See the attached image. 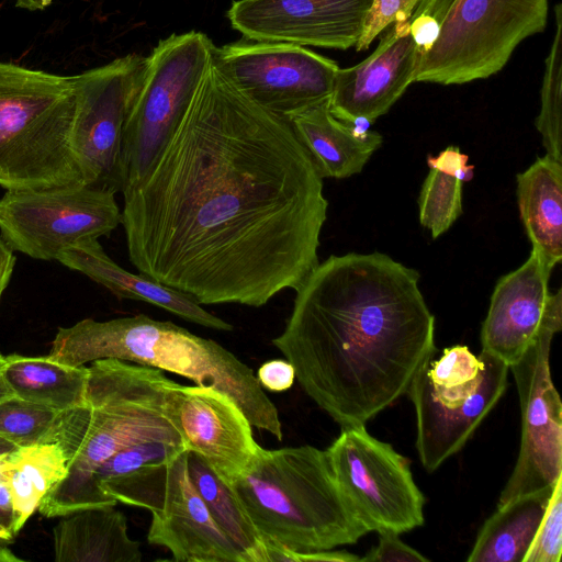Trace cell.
<instances>
[{
    "mask_svg": "<svg viewBox=\"0 0 562 562\" xmlns=\"http://www.w3.org/2000/svg\"><path fill=\"white\" fill-rule=\"evenodd\" d=\"M323 188L290 121L211 63L155 165L123 192L130 261L199 304L261 307L319 263Z\"/></svg>",
    "mask_w": 562,
    "mask_h": 562,
    "instance_id": "1",
    "label": "cell"
},
{
    "mask_svg": "<svg viewBox=\"0 0 562 562\" xmlns=\"http://www.w3.org/2000/svg\"><path fill=\"white\" fill-rule=\"evenodd\" d=\"M419 273L381 252L333 255L296 295L271 344L295 380L341 427L361 425L407 393L436 353Z\"/></svg>",
    "mask_w": 562,
    "mask_h": 562,
    "instance_id": "2",
    "label": "cell"
},
{
    "mask_svg": "<svg viewBox=\"0 0 562 562\" xmlns=\"http://www.w3.org/2000/svg\"><path fill=\"white\" fill-rule=\"evenodd\" d=\"M90 363L87 405L59 414L55 442L67 459V474L37 508L47 518L115 506L94 473L117 451L151 440L184 447L173 418L181 384L159 369L120 359Z\"/></svg>",
    "mask_w": 562,
    "mask_h": 562,
    "instance_id": "3",
    "label": "cell"
},
{
    "mask_svg": "<svg viewBox=\"0 0 562 562\" xmlns=\"http://www.w3.org/2000/svg\"><path fill=\"white\" fill-rule=\"evenodd\" d=\"M72 367L114 358L168 371L228 394L250 424L283 438L279 412L254 371L217 341L145 314L59 327L48 355Z\"/></svg>",
    "mask_w": 562,
    "mask_h": 562,
    "instance_id": "4",
    "label": "cell"
},
{
    "mask_svg": "<svg viewBox=\"0 0 562 562\" xmlns=\"http://www.w3.org/2000/svg\"><path fill=\"white\" fill-rule=\"evenodd\" d=\"M267 544L297 552L353 544L367 530L342 495L326 450H267L232 484Z\"/></svg>",
    "mask_w": 562,
    "mask_h": 562,
    "instance_id": "5",
    "label": "cell"
},
{
    "mask_svg": "<svg viewBox=\"0 0 562 562\" xmlns=\"http://www.w3.org/2000/svg\"><path fill=\"white\" fill-rule=\"evenodd\" d=\"M75 76L0 61V186L55 190L85 186L72 147Z\"/></svg>",
    "mask_w": 562,
    "mask_h": 562,
    "instance_id": "6",
    "label": "cell"
},
{
    "mask_svg": "<svg viewBox=\"0 0 562 562\" xmlns=\"http://www.w3.org/2000/svg\"><path fill=\"white\" fill-rule=\"evenodd\" d=\"M214 46L206 34L190 31L159 41L146 57L123 128L122 193L155 165L200 88Z\"/></svg>",
    "mask_w": 562,
    "mask_h": 562,
    "instance_id": "7",
    "label": "cell"
},
{
    "mask_svg": "<svg viewBox=\"0 0 562 562\" xmlns=\"http://www.w3.org/2000/svg\"><path fill=\"white\" fill-rule=\"evenodd\" d=\"M548 0H454L415 81L462 85L501 71L516 47L541 33Z\"/></svg>",
    "mask_w": 562,
    "mask_h": 562,
    "instance_id": "8",
    "label": "cell"
},
{
    "mask_svg": "<svg viewBox=\"0 0 562 562\" xmlns=\"http://www.w3.org/2000/svg\"><path fill=\"white\" fill-rule=\"evenodd\" d=\"M102 490L117 503L145 508L147 540L177 562H245L211 516L188 470V450L110 480Z\"/></svg>",
    "mask_w": 562,
    "mask_h": 562,
    "instance_id": "9",
    "label": "cell"
},
{
    "mask_svg": "<svg viewBox=\"0 0 562 562\" xmlns=\"http://www.w3.org/2000/svg\"><path fill=\"white\" fill-rule=\"evenodd\" d=\"M562 328V291L550 294L540 329L512 366L521 411V442L497 506L550 490L562 476V403L550 371L553 337Z\"/></svg>",
    "mask_w": 562,
    "mask_h": 562,
    "instance_id": "10",
    "label": "cell"
},
{
    "mask_svg": "<svg viewBox=\"0 0 562 562\" xmlns=\"http://www.w3.org/2000/svg\"><path fill=\"white\" fill-rule=\"evenodd\" d=\"M337 484L367 532L397 535L424 525L425 497L409 461L364 424L341 427L326 449Z\"/></svg>",
    "mask_w": 562,
    "mask_h": 562,
    "instance_id": "11",
    "label": "cell"
},
{
    "mask_svg": "<svg viewBox=\"0 0 562 562\" xmlns=\"http://www.w3.org/2000/svg\"><path fill=\"white\" fill-rule=\"evenodd\" d=\"M114 195L89 186L8 190L0 199L1 238L31 258L57 260L65 248L109 236L121 224Z\"/></svg>",
    "mask_w": 562,
    "mask_h": 562,
    "instance_id": "12",
    "label": "cell"
},
{
    "mask_svg": "<svg viewBox=\"0 0 562 562\" xmlns=\"http://www.w3.org/2000/svg\"><path fill=\"white\" fill-rule=\"evenodd\" d=\"M212 64L247 98L289 121L329 101L339 69L304 46L248 40L214 46Z\"/></svg>",
    "mask_w": 562,
    "mask_h": 562,
    "instance_id": "13",
    "label": "cell"
},
{
    "mask_svg": "<svg viewBox=\"0 0 562 562\" xmlns=\"http://www.w3.org/2000/svg\"><path fill=\"white\" fill-rule=\"evenodd\" d=\"M146 63L132 53L76 75L72 147L85 186L122 192L123 128Z\"/></svg>",
    "mask_w": 562,
    "mask_h": 562,
    "instance_id": "14",
    "label": "cell"
},
{
    "mask_svg": "<svg viewBox=\"0 0 562 562\" xmlns=\"http://www.w3.org/2000/svg\"><path fill=\"white\" fill-rule=\"evenodd\" d=\"M373 0H236L226 16L254 42L346 50L359 41Z\"/></svg>",
    "mask_w": 562,
    "mask_h": 562,
    "instance_id": "15",
    "label": "cell"
},
{
    "mask_svg": "<svg viewBox=\"0 0 562 562\" xmlns=\"http://www.w3.org/2000/svg\"><path fill=\"white\" fill-rule=\"evenodd\" d=\"M173 418L183 445L231 485L254 462L261 447L237 403L212 385H182Z\"/></svg>",
    "mask_w": 562,
    "mask_h": 562,
    "instance_id": "16",
    "label": "cell"
},
{
    "mask_svg": "<svg viewBox=\"0 0 562 562\" xmlns=\"http://www.w3.org/2000/svg\"><path fill=\"white\" fill-rule=\"evenodd\" d=\"M480 356L484 361L481 382L464 398L441 400L432 389L425 364L409 385L407 394L416 412V448L428 472L437 470L465 445L506 390L509 367L483 350Z\"/></svg>",
    "mask_w": 562,
    "mask_h": 562,
    "instance_id": "17",
    "label": "cell"
},
{
    "mask_svg": "<svg viewBox=\"0 0 562 562\" xmlns=\"http://www.w3.org/2000/svg\"><path fill=\"white\" fill-rule=\"evenodd\" d=\"M380 35V43L369 57L352 67L339 68L335 75L328 106L341 122L370 125L415 82L418 58L409 19L390 24Z\"/></svg>",
    "mask_w": 562,
    "mask_h": 562,
    "instance_id": "18",
    "label": "cell"
},
{
    "mask_svg": "<svg viewBox=\"0 0 562 562\" xmlns=\"http://www.w3.org/2000/svg\"><path fill=\"white\" fill-rule=\"evenodd\" d=\"M551 271L531 250L518 269L497 281L482 325L483 351L508 367L524 355L544 317Z\"/></svg>",
    "mask_w": 562,
    "mask_h": 562,
    "instance_id": "19",
    "label": "cell"
},
{
    "mask_svg": "<svg viewBox=\"0 0 562 562\" xmlns=\"http://www.w3.org/2000/svg\"><path fill=\"white\" fill-rule=\"evenodd\" d=\"M57 261L79 271L106 288L116 297L142 301L158 306L188 322L206 328L232 331L234 326L209 313L196 301L176 289L139 273H132L115 263L98 239L65 248Z\"/></svg>",
    "mask_w": 562,
    "mask_h": 562,
    "instance_id": "20",
    "label": "cell"
},
{
    "mask_svg": "<svg viewBox=\"0 0 562 562\" xmlns=\"http://www.w3.org/2000/svg\"><path fill=\"white\" fill-rule=\"evenodd\" d=\"M290 123L323 179H344L361 172L383 143L380 133L359 131L336 119L328 101L294 115Z\"/></svg>",
    "mask_w": 562,
    "mask_h": 562,
    "instance_id": "21",
    "label": "cell"
},
{
    "mask_svg": "<svg viewBox=\"0 0 562 562\" xmlns=\"http://www.w3.org/2000/svg\"><path fill=\"white\" fill-rule=\"evenodd\" d=\"M55 562H140L139 542L127 532L125 516L114 505L63 516L53 529Z\"/></svg>",
    "mask_w": 562,
    "mask_h": 562,
    "instance_id": "22",
    "label": "cell"
},
{
    "mask_svg": "<svg viewBox=\"0 0 562 562\" xmlns=\"http://www.w3.org/2000/svg\"><path fill=\"white\" fill-rule=\"evenodd\" d=\"M517 201L532 250L552 270L562 259V162L544 155L518 173Z\"/></svg>",
    "mask_w": 562,
    "mask_h": 562,
    "instance_id": "23",
    "label": "cell"
},
{
    "mask_svg": "<svg viewBox=\"0 0 562 562\" xmlns=\"http://www.w3.org/2000/svg\"><path fill=\"white\" fill-rule=\"evenodd\" d=\"M2 374L13 394L57 412L87 405L88 367L47 357H5Z\"/></svg>",
    "mask_w": 562,
    "mask_h": 562,
    "instance_id": "24",
    "label": "cell"
},
{
    "mask_svg": "<svg viewBox=\"0 0 562 562\" xmlns=\"http://www.w3.org/2000/svg\"><path fill=\"white\" fill-rule=\"evenodd\" d=\"M66 474L67 459L57 442L15 447L0 454V475L12 502L14 536Z\"/></svg>",
    "mask_w": 562,
    "mask_h": 562,
    "instance_id": "25",
    "label": "cell"
},
{
    "mask_svg": "<svg viewBox=\"0 0 562 562\" xmlns=\"http://www.w3.org/2000/svg\"><path fill=\"white\" fill-rule=\"evenodd\" d=\"M552 488L497 506L496 512L481 527L467 561L522 562Z\"/></svg>",
    "mask_w": 562,
    "mask_h": 562,
    "instance_id": "26",
    "label": "cell"
},
{
    "mask_svg": "<svg viewBox=\"0 0 562 562\" xmlns=\"http://www.w3.org/2000/svg\"><path fill=\"white\" fill-rule=\"evenodd\" d=\"M188 470L211 516L245 562H268L267 543L232 486L220 479L198 454L189 451Z\"/></svg>",
    "mask_w": 562,
    "mask_h": 562,
    "instance_id": "27",
    "label": "cell"
},
{
    "mask_svg": "<svg viewBox=\"0 0 562 562\" xmlns=\"http://www.w3.org/2000/svg\"><path fill=\"white\" fill-rule=\"evenodd\" d=\"M555 32L546 58L541 87V108L536 127L541 134L547 155L562 162L561 90H562V5L554 7Z\"/></svg>",
    "mask_w": 562,
    "mask_h": 562,
    "instance_id": "28",
    "label": "cell"
},
{
    "mask_svg": "<svg viewBox=\"0 0 562 562\" xmlns=\"http://www.w3.org/2000/svg\"><path fill=\"white\" fill-rule=\"evenodd\" d=\"M60 412L15 395L0 402V436L15 447L55 442Z\"/></svg>",
    "mask_w": 562,
    "mask_h": 562,
    "instance_id": "29",
    "label": "cell"
},
{
    "mask_svg": "<svg viewBox=\"0 0 562 562\" xmlns=\"http://www.w3.org/2000/svg\"><path fill=\"white\" fill-rule=\"evenodd\" d=\"M462 181L437 169L429 170L419 192L420 224L437 238L462 214Z\"/></svg>",
    "mask_w": 562,
    "mask_h": 562,
    "instance_id": "30",
    "label": "cell"
},
{
    "mask_svg": "<svg viewBox=\"0 0 562 562\" xmlns=\"http://www.w3.org/2000/svg\"><path fill=\"white\" fill-rule=\"evenodd\" d=\"M183 450L187 449L182 446L165 441L139 442L117 451L103 462L95 471L94 480L101 487L110 480L126 475L146 464L168 460Z\"/></svg>",
    "mask_w": 562,
    "mask_h": 562,
    "instance_id": "31",
    "label": "cell"
},
{
    "mask_svg": "<svg viewBox=\"0 0 562 562\" xmlns=\"http://www.w3.org/2000/svg\"><path fill=\"white\" fill-rule=\"evenodd\" d=\"M562 553V476L553 485L546 510L522 562H560Z\"/></svg>",
    "mask_w": 562,
    "mask_h": 562,
    "instance_id": "32",
    "label": "cell"
},
{
    "mask_svg": "<svg viewBox=\"0 0 562 562\" xmlns=\"http://www.w3.org/2000/svg\"><path fill=\"white\" fill-rule=\"evenodd\" d=\"M435 356V355H434ZM430 357L425 369L430 382L436 386L451 387L475 379L484 367L481 356L475 357L467 346L443 349L438 359Z\"/></svg>",
    "mask_w": 562,
    "mask_h": 562,
    "instance_id": "33",
    "label": "cell"
},
{
    "mask_svg": "<svg viewBox=\"0 0 562 562\" xmlns=\"http://www.w3.org/2000/svg\"><path fill=\"white\" fill-rule=\"evenodd\" d=\"M453 1L420 0L414 9L409 18V31L415 44L418 65L437 42Z\"/></svg>",
    "mask_w": 562,
    "mask_h": 562,
    "instance_id": "34",
    "label": "cell"
},
{
    "mask_svg": "<svg viewBox=\"0 0 562 562\" xmlns=\"http://www.w3.org/2000/svg\"><path fill=\"white\" fill-rule=\"evenodd\" d=\"M420 0H373L356 50L367 49L392 23L407 21Z\"/></svg>",
    "mask_w": 562,
    "mask_h": 562,
    "instance_id": "35",
    "label": "cell"
},
{
    "mask_svg": "<svg viewBox=\"0 0 562 562\" xmlns=\"http://www.w3.org/2000/svg\"><path fill=\"white\" fill-rule=\"evenodd\" d=\"M378 533V544L361 558V562H429L428 558L404 543L397 533L392 531Z\"/></svg>",
    "mask_w": 562,
    "mask_h": 562,
    "instance_id": "36",
    "label": "cell"
},
{
    "mask_svg": "<svg viewBox=\"0 0 562 562\" xmlns=\"http://www.w3.org/2000/svg\"><path fill=\"white\" fill-rule=\"evenodd\" d=\"M268 562H360L361 558L346 550L297 552L284 547L267 544Z\"/></svg>",
    "mask_w": 562,
    "mask_h": 562,
    "instance_id": "37",
    "label": "cell"
},
{
    "mask_svg": "<svg viewBox=\"0 0 562 562\" xmlns=\"http://www.w3.org/2000/svg\"><path fill=\"white\" fill-rule=\"evenodd\" d=\"M256 378L261 387L271 392H283L294 384L295 370L286 359H273L259 367Z\"/></svg>",
    "mask_w": 562,
    "mask_h": 562,
    "instance_id": "38",
    "label": "cell"
},
{
    "mask_svg": "<svg viewBox=\"0 0 562 562\" xmlns=\"http://www.w3.org/2000/svg\"><path fill=\"white\" fill-rule=\"evenodd\" d=\"M469 157L460 151L457 146L447 147L438 156L427 157V165L431 169H437L450 175L460 181H469L473 176V165H468Z\"/></svg>",
    "mask_w": 562,
    "mask_h": 562,
    "instance_id": "39",
    "label": "cell"
},
{
    "mask_svg": "<svg viewBox=\"0 0 562 562\" xmlns=\"http://www.w3.org/2000/svg\"><path fill=\"white\" fill-rule=\"evenodd\" d=\"M15 446L0 436V454L14 449ZM0 525L13 537V510L9 487L0 475Z\"/></svg>",
    "mask_w": 562,
    "mask_h": 562,
    "instance_id": "40",
    "label": "cell"
},
{
    "mask_svg": "<svg viewBox=\"0 0 562 562\" xmlns=\"http://www.w3.org/2000/svg\"><path fill=\"white\" fill-rule=\"evenodd\" d=\"M15 265L13 249L0 238V303L2 294L11 280Z\"/></svg>",
    "mask_w": 562,
    "mask_h": 562,
    "instance_id": "41",
    "label": "cell"
},
{
    "mask_svg": "<svg viewBox=\"0 0 562 562\" xmlns=\"http://www.w3.org/2000/svg\"><path fill=\"white\" fill-rule=\"evenodd\" d=\"M15 7L29 11H43L52 4L53 0H14Z\"/></svg>",
    "mask_w": 562,
    "mask_h": 562,
    "instance_id": "42",
    "label": "cell"
},
{
    "mask_svg": "<svg viewBox=\"0 0 562 562\" xmlns=\"http://www.w3.org/2000/svg\"><path fill=\"white\" fill-rule=\"evenodd\" d=\"M24 561L22 558L16 557L9 546H0V562H19Z\"/></svg>",
    "mask_w": 562,
    "mask_h": 562,
    "instance_id": "43",
    "label": "cell"
},
{
    "mask_svg": "<svg viewBox=\"0 0 562 562\" xmlns=\"http://www.w3.org/2000/svg\"><path fill=\"white\" fill-rule=\"evenodd\" d=\"M1 369H0V402L5 400V398H8V397H10V396L14 395L12 390L7 384V382H5L4 378H3Z\"/></svg>",
    "mask_w": 562,
    "mask_h": 562,
    "instance_id": "44",
    "label": "cell"
},
{
    "mask_svg": "<svg viewBox=\"0 0 562 562\" xmlns=\"http://www.w3.org/2000/svg\"><path fill=\"white\" fill-rule=\"evenodd\" d=\"M0 537L13 541V536L9 531H7L1 525H0Z\"/></svg>",
    "mask_w": 562,
    "mask_h": 562,
    "instance_id": "45",
    "label": "cell"
},
{
    "mask_svg": "<svg viewBox=\"0 0 562 562\" xmlns=\"http://www.w3.org/2000/svg\"><path fill=\"white\" fill-rule=\"evenodd\" d=\"M12 542V540L4 539L0 537V546H9Z\"/></svg>",
    "mask_w": 562,
    "mask_h": 562,
    "instance_id": "46",
    "label": "cell"
},
{
    "mask_svg": "<svg viewBox=\"0 0 562 562\" xmlns=\"http://www.w3.org/2000/svg\"><path fill=\"white\" fill-rule=\"evenodd\" d=\"M4 362H5V357L0 355V369L3 367Z\"/></svg>",
    "mask_w": 562,
    "mask_h": 562,
    "instance_id": "47",
    "label": "cell"
}]
</instances>
